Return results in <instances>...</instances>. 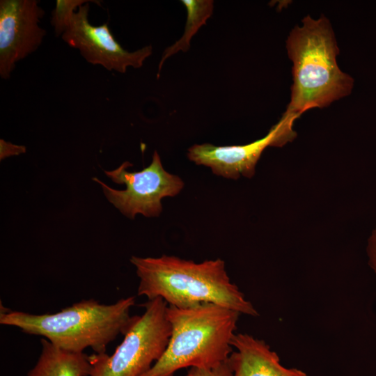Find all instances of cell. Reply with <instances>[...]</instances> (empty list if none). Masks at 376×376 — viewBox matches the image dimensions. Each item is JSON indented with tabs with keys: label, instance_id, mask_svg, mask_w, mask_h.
Segmentation results:
<instances>
[{
	"label": "cell",
	"instance_id": "cell-12",
	"mask_svg": "<svg viewBox=\"0 0 376 376\" xmlns=\"http://www.w3.org/2000/svg\"><path fill=\"white\" fill-rule=\"evenodd\" d=\"M181 2L185 6L187 14L185 31L178 41L164 50L159 63L157 78L164 61L179 51L187 52L192 37L212 14L214 1L212 0H182Z\"/></svg>",
	"mask_w": 376,
	"mask_h": 376
},
{
	"label": "cell",
	"instance_id": "cell-2",
	"mask_svg": "<svg viewBox=\"0 0 376 376\" xmlns=\"http://www.w3.org/2000/svg\"><path fill=\"white\" fill-rule=\"evenodd\" d=\"M287 49L293 63L291 98L282 116L291 126L306 111L323 108L348 95L354 80L339 68V54L334 31L324 16L309 15L296 26L287 40Z\"/></svg>",
	"mask_w": 376,
	"mask_h": 376
},
{
	"label": "cell",
	"instance_id": "cell-6",
	"mask_svg": "<svg viewBox=\"0 0 376 376\" xmlns=\"http://www.w3.org/2000/svg\"><path fill=\"white\" fill-rule=\"evenodd\" d=\"M132 166L125 162L114 170L104 171L115 183L125 185L124 190L112 189L96 178L93 180L101 185L108 201L126 217L134 219L137 214L147 217L159 216L162 198L178 195L184 182L163 168L156 150L148 166L137 172L127 171Z\"/></svg>",
	"mask_w": 376,
	"mask_h": 376
},
{
	"label": "cell",
	"instance_id": "cell-4",
	"mask_svg": "<svg viewBox=\"0 0 376 376\" xmlns=\"http://www.w3.org/2000/svg\"><path fill=\"white\" fill-rule=\"evenodd\" d=\"M241 314L214 304L179 308L169 306L171 332L162 356L141 376H174L185 368L212 369L226 361Z\"/></svg>",
	"mask_w": 376,
	"mask_h": 376
},
{
	"label": "cell",
	"instance_id": "cell-1",
	"mask_svg": "<svg viewBox=\"0 0 376 376\" xmlns=\"http://www.w3.org/2000/svg\"><path fill=\"white\" fill-rule=\"evenodd\" d=\"M139 278V296L160 297L169 306L188 308L202 304H217L240 314H259L239 288L231 282L225 262L217 258L199 263L177 256H132Z\"/></svg>",
	"mask_w": 376,
	"mask_h": 376
},
{
	"label": "cell",
	"instance_id": "cell-9",
	"mask_svg": "<svg viewBox=\"0 0 376 376\" xmlns=\"http://www.w3.org/2000/svg\"><path fill=\"white\" fill-rule=\"evenodd\" d=\"M45 11L36 0L0 1V76L7 79L19 61L35 52L46 31L39 22Z\"/></svg>",
	"mask_w": 376,
	"mask_h": 376
},
{
	"label": "cell",
	"instance_id": "cell-15",
	"mask_svg": "<svg viewBox=\"0 0 376 376\" xmlns=\"http://www.w3.org/2000/svg\"><path fill=\"white\" fill-rule=\"evenodd\" d=\"M26 152V147L18 146L3 139L0 140V158L3 159L12 155H18Z\"/></svg>",
	"mask_w": 376,
	"mask_h": 376
},
{
	"label": "cell",
	"instance_id": "cell-8",
	"mask_svg": "<svg viewBox=\"0 0 376 376\" xmlns=\"http://www.w3.org/2000/svg\"><path fill=\"white\" fill-rule=\"evenodd\" d=\"M295 136L292 127L281 118L262 139L237 146L195 144L188 149L187 157L196 165L210 167L214 174L225 178H251L255 175L257 162L267 147H281Z\"/></svg>",
	"mask_w": 376,
	"mask_h": 376
},
{
	"label": "cell",
	"instance_id": "cell-13",
	"mask_svg": "<svg viewBox=\"0 0 376 376\" xmlns=\"http://www.w3.org/2000/svg\"><path fill=\"white\" fill-rule=\"evenodd\" d=\"M95 2L100 6V1L89 0H57L52 13L51 24L56 36H61L68 28L74 13L87 3Z\"/></svg>",
	"mask_w": 376,
	"mask_h": 376
},
{
	"label": "cell",
	"instance_id": "cell-14",
	"mask_svg": "<svg viewBox=\"0 0 376 376\" xmlns=\"http://www.w3.org/2000/svg\"><path fill=\"white\" fill-rule=\"evenodd\" d=\"M233 373L228 361L212 368H190L186 376H232Z\"/></svg>",
	"mask_w": 376,
	"mask_h": 376
},
{
	"label": "cell",
	"instance_id": "cell-16",
	"mask_svg": "<svg viewBox=\"0 0 376 376\" xmlns=\"http://www.w3.org/2000/svg\"><path fill=\"white\" fill-rule=\"evenodd\" d=\"M366 252L368 264L370 268L376 273V228L373 230L368 239Z\"/></svg>",
	"mask_w": 376,
	"mask_h": 376
},
{
	"label": "cell",
	"instance_id": "cell-7",
	"mask_svg": "<svg viewBox=\"0 0 376 376\" xmlns=\"http://www.w3.org/2000/svg\"><path fill=\"white\" fill-rule=\"evenodd\" d=\"M90 3L74 13L68 28L61 36L70 47L77 49L85 60L107 70L125 73L128 67L141 68L152 52L151 45L134 52L125 50L115 39L107 22L94 26L89 22Z\"/></svg>",
	"mask_w": 376,
	"mask_h": 376
},
{
	"label": "cell",
	"instance_id": "cell-5",
	"mask_svg": "<svg viewBox=\"0 0 376 376\" xmlns=\"http://www.w3.org/2000/svg\"><path fill=\"white\" fill-rule=\"evenodd\" d=\"M141 306L144 313L135 315L122 343L111 355H90L92 369L89 376H141L162 356L171 332L166 318L168 304L157 297Z\"/></svg>",
	"mask_w": 376,
	"mask_h": 376
},
{
	"label": "cell",
	"instance_id": "cell-10",
	"mask_svg": "<svg viewBox=\"0 0 376 376\" xmlns=\"http://www.w3.org/2000/svg\"><path fill=\"white\" fill-rule=\"evenodd\" d=\"M235 348L227 361L232 376H309L296 368L281 365L279 355L263 340L248 334H235Z\"/></svg>",
	"mask_w": 376,
	"mask_h": 376
},
{
	"label": "cell",
	"instance_id": "cell-3",
	"mask_svg": "<svg viewBox=\"0 0 376 376\" xmlns=\"http://www.w3.org/2000/svg\"><path fill=\"white\" fill-rule=\"evenodd\" d=\"M134 304L135 297L130 296L111 304L84 299L55 313L34 315L3 311L0 324L17 327L26 334L42 336L66 351L84 352L90 347L97 354H103L110 343L129 329L135 318L130 315Z\"/></svg>",
	"mask_w": 376,
	"mask_h": 376
},
{
	"label": "cell",
	"instance_id": "cell-11",
	"mask_svg": "<svg viewBox=\"0 0 376 376\" xmlns=\"http://www.w3.org/2000/svg\"><path fill=\"white\" fill-rule=\"evenodd\" d=\"M41 352L27 376H89L92 369L90 356L84 352H72L40 340Z\"/></svg>",
	"mask_w": 376,
	"mask_h": 376
}]
</instances>
